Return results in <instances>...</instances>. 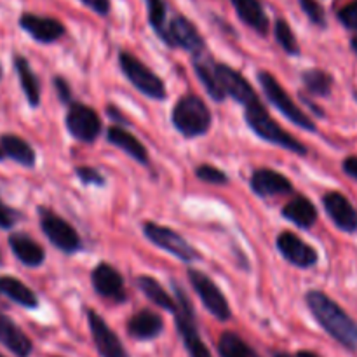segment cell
Listing matches in <instances>:
<instances>
[{
	"label": "cell",
	"instance_id": "cell-1",
	"mask_svg": "<svg viewBox=\"0 0 357 357\" xmlns=\"http://www.w3.org/2000/svg\"><path fill=\"white\" fill-rule=\"evenodd\" d=\"M305 303L317 323L349 351H357V323L337 302L312 289L305 295Z\"/></svg>",
	"mask_w": 357,
	"mask_h": 357
},
{
	"label": "cell",
	"instance_id": "cell-2",
	"mask_svg": "<svg viewBox=\"0 0 357 357\" xmlns=\"http://www.w3.org/2000/svg\"><path fill=\"white\" fill-rule=\"evenodd\" d=\"M244 117H246V122L251 128V131L257 136H260L261 139L272 143V145L282 146L288 152L298 153V155H307V146L296 138H293L288 131H284L272 119V115L268 114V110L261 105L260 100L251 101L250 105L244 107Z\"/></svg>",
	"mask_w": 357,
	"mask_h": 357
},
{
	"label": "cell",
	"instance_id": "cell-3",
	"mask_svg": "<svg viewBox=\"0 0 357 357\" xmlns=\"http://www.w3.org/2000/svg\"><path fill=\"white\" fill-rule=\"evenodd\" d=\"M211 110L195 94H185L173 108V124L185 138H197L211 128Z\"/></svg>",
	"mask_w": 357,
	"mask_h": 357
},
{
	"label": "cell",
	"instance_id": "cell-4",
	"mask_svg": "<svg viewBox=\"0 0 357 357\" xmlns=\"http://www.w3.org/2000/svg\"><path fill=\"white\" fill-rule=\"evenodd\" d=\"M174 286V295H176V312H174V323H176V330L180 333L181 340H183L185 349H187L190 357H213L209 349L202 342L201 335H199L197 324H195V312L192 307L190 298L187 293Z\"/></svg>",
	"mask_w": 357,
	"mask_h": 357
},
{
	"label": "cell",
	"instance_id": "cell-5",
	"mask_svg": "<svg viewBox=\"0 0 357 357\" xmlns=\"http://www.w3.org/2000/svg\"><path fill=\"white\" fill-rule=\"evenodd\" d=\"M258 80H260V86L261 89H264L265 96L268 98V101H271V103L274 105L289 122H293V124L298 126V128L305 129V131H317L316 124L310 121L309 115L303 114V112L300 110L298 105L288 96V93L282 89V86L275 80V77L272 75V73L258 72Z\"/></svg>",
	"mask_w": 357,
	"mask_h": 357
},
{
	"label": "cell",
	"instance_id": "cell-6",
	"mask_svg": "<svg viewBox=\"0 0 357 357\" xmlns=\"http://www.w3.org/2000/svg\"><path fill=\"white\" fill-rule=\"evenodd\" d=\"M119 63H121L122 73L128 77L129 82L139 93L145 94L146 98H152V100H166V86L160 80V77L155 72H152L145 63L124 51L119 54Z\"/></svg>",
	"mask_w": 357,
	"mask_h": 357
},
{
	"label": "cell",
	"instance_id": "cell-7",
	"mask_svg": "<svg viewBox=\"0 0 357 357\" xmlns=\"http://www.w3.org/2000/svg\"><path fill=\"white\" fill-rule=\"evenodd\" d=\"M188 281H190L192 288L195 289V293L201 298L202 305L220 321H229L232 316V310H230L229 302H227L225 295L222 293V289L216 286V282L213 281L209 275H206L204 272L197 271V268H188Z\"/></svg>",
	"mask_w": 357,
	"mask_h": 357
},
{
	"label": "cell",
	"instance_id": "cell-8",
	"mask_svg": "<svg viewBox=\"0 0 357 357\" xmlns=\"http://www.w3.org/2000/svg\"><path fill=\"white\" fill-rule=\"evenodd\" d=\"M38 213H40L42 232L58 250H61L63 253H77L82 248L79 234L66 220L44 208L38 209Z\"/></svg>",
	"mask_w": 357,
	"mask_h": 357
},
{
	"label": "cell",
	"instance_id": "cell-9",
	"mask_svg": "<svg viewBox=\"0 0 357 357\" xmlns=\"http://www.w3.org/2000/svg\"><path fill=\"white\" fill-rule=\"evenodd\" d=\"M143 232H145V237L150 243H153L160 250L167 251V253H171L178 260L185 261V264H190V261L199 258V253L194 250V246H190L187 243V239H183L173 229H167V227L149 222L143 225Z\"/></svg>",
	"mask_w": 357,
	"mask_h": 357
},
{
	"label": "cell",
	"instance_id": "cell-10",
	"mask_svg": "<svg viewBox=\"0 0 357 357\" xmlns=\"http://www.w3.org/2000/svg\"><path fill=\"white\" fill-rule=\"evenodd\" d=\"M66 129L75 139L93 143L101 132L100 115L84 103H72L66 114Z\"/></svg>",
	"mask_w": 357,
	"mask_h": 357
},
{
	"label": "cell",
	"instance_id": "cell-11",
	"mask_svg": "<svg viewBox=\"0 0 357 357\" xmlns=\"http://www.w3.org/2000/svg\"><path fill=\"white\" fill-rule=\"evenodd\" d=\"M87 321H89L94 345H96L101 357H131L122 345L121 338L105 323L100 314H96L94 310H87Z\"/></svg>",
	"mask_w": 357,
	"mask_h": 357
},
{
	"label": "cell",
	"instance_id": "cell-12",
	"mask_svg": "<svg viewBox=\"0 0 357 357\" xmlns=\"http://www.w3.org/2000/svg\"><path fill=\"white\" fill-rule=\"evenodd\" d=\"M275 246H278L279 253L286 258L291 265L300 268H309L314 267L319 260V255L314 250L312 246H309L307 243H303L298 236L291 232H282L281 236L275 241Z\"/></svg>",
	"mask_w": 357,
	"mask_h": 357
},
{
	"label": "cell",
	"instance_id": "cell-13",
	"mask_svg": "<svg viewBox=\"0 0 357 357\" xmlns=\"http://www.w3.org/2000/svg\"><path fill=\"white\" fill-rule=\"evenodd\" d=\"M324 211L331 222L347 234L357 232V209L340 192H328L323 197Z\"/></svg>",
	"mask_w": 357,
	"mask_h": 357
},
{
	"label": "cell",
	"instance_id": "cell-14",
	"mask_svg": "<svg viewBox=\"0 0 357 357\" xmlns=\"http://www.w3.org/2000/svg\"><path fill=\"white\" fill-rule=\"evenodd\" d=\"M192 65H194L195 73H197L199 80H201L202 86L206 87L209 96L215 101L225 100L227 93L225 89H223L222 82H220L218 63L213 59V56L209 54L208 49H202V51L195 52L194 59H192Z\"/></svg>",
	"mask_w": 357,
	"mask_h": 357
},
{
	"label": "cell",
	"instance_id": "cell-15",
	"mask_svg": "<svg viewBox=\"0 0 357 357\" xmlns=\"http://www.w3.org/2000/svg\"><path fill=\"white\" fill-rule=\"evenodd\" d=\"M91 282H93L94 291L103 296V298H110L117 303L126 300L124 279L119 274L117 268H114L112 265H98L93 271V275H91Z\"/></svg>",
	"mask_w": 357,
	"mask_h": 357
},
{
	"label": "cell",
	"instance_id": "cell-16",
	"mask_svg": "<svg viewBox=\"0 0 357 357\" xmlns=\"http://www.w3.org/2000/svg\"><path fill=\"white\" fill-rule=\"evenodd\" d=\"M167 33H169L171 47H183L192 54L206 49L204 38L199 33L197 26L185 16L173 17L167 24Z\"/></svg>",
	"mask_w": 357,
	"mask_h": 357
},
{
	"label": "cell",
	"instance_id": "cell-17",
	"mask_svg": "<svg viewBox=\"0 0 357 357\" xmlns=\"http://www.w3.org/2000/svg\"><path fill=\"white\" fill-rule=\"evenodd\" d=\"M251 190L260 197H274V195L291 194L293 183L284 176L268 167H261L253 173L250 180Z\"/></svg>",
	"mask_w": 357,
	"mask_h": 357
},
{
	"label": "cell",
	"instance_id": "cell-18",
	"mask_svg": "<svg viewBox=\"0 0 357 357\" xmlns=\"http://www.w3.org/2000/svg\"><path fill=\"white\" fill-rule=\"evenodd\" d=\"M20 24L26 33H30L35 40L42 42V44H51V42H56L65 35V26H63L61 21L54 20V17L23 14Z\"/></svg>",
	"mask_w": 357,
	"mask_h": 357
},
{
	"label": "cell",
	"instance_id": "cell-19",
	"mask_svg": "<svg viewBox=\"0 0 357 357\" xmlns=\"http://www.w3.org/2000/svg\"><path fill=\"white\" fill-rule=\"evenodd\" d=\"M218 77L227 96L234 98L237 103L246 107L251 101L258 100L257 93H255L251 84L246 80V77L241 72H237V70L230 68L229 65H218Z\"/></svg>",
	"mask_w": 357,
	"mask_h": 357
},
{
	"label": "cell",
	"instance_id": "cell-20",
	"mask_svg": "<svg viewBox=\"0 0 357 357\" xmlns=\"http://www.w3.org/2000/svg\"><path fill=\"white\" fill-rule=\"evenodd\" d=\"M164 331V321L159 314L145 309L129 319L128 333L135 340H153Z\"/></svg>",
	"mask_w": 357,
	"mask_h": 357
},
{
	"label": "cell",
	"instance_id": "cell-21",
	"mask_svg": "<svg viewBox=\"0 0 357 357\" xmlns=\"http://www.w3.org/2000/svg\"><path fill=\"white\" fill-rule=\"evenodd\" d=\"M0 344L17 357H28L31 354L30 338L2 312H0Z\"/></svg>",
	"mask_w": 357,
	"mask_h": 357
},
{
	"label": "cell",
	"instance_id": "cell-22",
	"mask_svg": "<svg viewBox=\"0 0 357 357\" xmlns=\"http://www.w3.org/2000/svg\"><path fill=\"white\" fill-rule=\"evenodd\" d=\"M9 246L14 257L26 267H38L45 258L44 248L24 234H13L9 237Z\"/></svg>",
	"mask_w": 357,
	"mask_h": 357
},
{
	"label": "cell",
	"instance_id": "cell-23",
	"mask_svg": "<svg viewBox=\"0 0 357 357\" xmlns=\"http://www.w3.org/2000/svg\"><path fill=\"white\" fill-rule=\"evenodd\" d=\"M236 9L237 16L241 17L244 24L253 28L260 35H267L268 31V17L265 14L264 6L260 0H230Z\"/></svg>",
	"mask_w": 357,
	"mask_h": 357
},
{
	"label": "cell",
	"instance_id": "cell-24",
	"mask_svg": "<svg viewBox=\"0 0 357 357\" xmlns=\"http://www.w3.org/2000/svg\"><path fill=\"white\" fill-rule=\"evenodd\" d=\"M107 138L112 145L121 149L122 152H126L129 157L138 160L139 164H145V166L149 164V152H146L145 145H143L139 139H136V136H132L131 132L126 131L124 128L114 126V128L108 129Z\"/></svg>",
	"mask_w": 357,
	"mask_h": 357
},
{
	"label": "cell",
	"instance_id": "cell-25",
	"mask_svg": "<svg viewBox=\"0 0 357 357\" xmlns=\"http://www.w3.org/2000/svg\"><path fill=\"white\" fill-rule=\"evenodd\" d=\"M282 215H284L286 220L293 222L300 229H310L317 222L316 206L312 204L310 199L302 197V195L289 201L284 206V209H282Z\"/></svg>",
	"mask_w": 357,
	"mask_h": 357
},
{
	"label": "cell",
	"instance_id": "cell-26",
	"mask_svg": "<svg viewBox=\"0 0 357 357\" xmlns=\"http://www.w3.org/2000/svg\"><path fill=\"white\" fill-rule=\"evenodd\" d=\"M136 286L138 289H142L143 295L150 300L152 303H155L157 307L164 310H169V312H176V300L171 298L169 293L159 284V281H155L150 275H139L136 279Z\"/></svg>",
	"mask_w": 357,
	"mask_h": 357
},
{
	"label": "cell",
	"instance_id": "cell-27",
	"mask_svg": "<svg viewBox=\"0 0 357 357\" xmlns=\"http://www.w3.org/2000/svg\"><path fill=\"white\" fill-rule=\"evenodd\" d=\"M0 293H3L7 298L16 302L17 305L26 307V309H35L38 305L35 293L28 286H24L23 282L14 278H9V275L0 278Z\"/></svg>",
	"mask_w": 357,
	"mask_h": 357
},
{
	"label": "cell",
	"instance_id": "cell-28",
	"mask_svg": "<svg viewBox=\"0 0 357 357\" xmlns=\"http://www.w3.org/2000/svg\"><path fill=\"white\" fill-rule=\"evenodd\" d=\"M0 145H2L3 153L10 157L13 160L20 162L21 166L31 167L35 164V152L23 138L16 135H3L0 138Z\"/></svg>",
	"mask_w": 357,
	"mask_h": 357
},
{
	"label": "cell",
	"instance_id": "cell-29",
	"mask_svg": "<svg viewBox=\"0 0 357 357\" xmlns=\"http://www.w3.org/2000/svg\"><path fill=\"white\" fill-rule=\"evenodd\" d=\"M14 65H16L21 87H23L28 103H30L31 107H37V105L40 103V87H38L37 77H35V73L31 72L30 63H28L24 58H21V56H16Z\"/></svg>",
	"mask_w": 357,
	"mask_h": 357
},
{
	"label": "cell",
	"instance_id": "cell-30",
	"mask_svg": "<svg viewBox=\"0 0 357 357\" xmlns=\"http://www.w3.org/2000/svg\"><path fill=\"white\" fill-rule=\"evenodd\" d=\"M220 357H260L234 331H225L218 340Z\"/></svg>",
	"mask_w": 357,
	"mask_h": 357
},
{
	"label": "cell",
	"instance_id": "cell-31",
	"mask_svg": "<svg viewBox=\"0 0 357 357\" xmlns=\"http://www.w3.org/2000/svg\"><path fill=\"white\" fill-rule=\"evenodd\" d=\"M302 80L305 84L307 91L312 93L314 96H330L331 87H333V77L324 72V70H307V72H303Z\"/></svg>",
	"mask_w": 357,
	"mask_h": 357
},
{
	"label": "cell",
	"instance_id": "cell-32",
	"mask_svg": "<svg viewBox=\"0 0 357 357\" xmlns=\"http://www.w3.org/2000/svg\"><path fill=\"white\" fill-rule=\"evenodd\" d=\"M146 10H149V23L153 28L160 40L169 45V33L166 24V3L164 0H145Z\"/></svg>",
	"mask_w": 357,
	"mask_h": 357
},
{
	"label": "cell",
	"instance_id": "cell-33",
	"mask_svg": "<svg viewBox=\"0 0 357 357\" xmlns=\"http://www.w3.org/2000/svg\"><path fill=\"white\" fill-rule=\"evenodd\" d=\"M274 35L278 44L284 49L288 54H298L300 45L296 42L295 33H293L291 26L286 23V20H278L274 24Z\"/></svg>",
	"mask_w": 357,
	"mask_h": 357
},
{
	"label": "cell",
	"instance_id": "cell-34",
	"mask_svg": "<svg viewBox=\"0 0 357 357\" xmlns=\"http://www.w3.org/2000/svg\"><path fill=\"white\" fill-rule=\"evenodd\" d=\"M195 174L201 181H206V183H211V185H225L229 183V176L223 173L222 169L218 167L211 166V164H202L195 169Z\"/></svg>",
	"mask_w": 357,
	"mask_h": 357
},
{
	"label": "cell",
	"instance_id": "cell-35",
	"mask_svg": "<svg viewBox=\"0 0 357 357\" xmlns=\"http://www.w3.org/2000/svg\"><path fill=\"white\" fill-rule=\"evenodd\" d=\"M300 7H302L305 16L314 24H317L321 28L326 26V13H324V7L317 0H300Z\"/></svg>",
	"mask_w": 357,
	"mask_h": 357
},
{
	"label": "cell",
	"instance_id": "cell-36",
	"mask_svg": "<svg viewBox=\"0 0 357 357\" xmlns=\"http://www.w3.org/2000/svg\"><path fill=\"white\" fill-rule=\"evenodd\" d=\"M75 173L84 185H98V187H103L105 185V178L101 176L100 171H96L94 167L79 166L75 169Z\"/></svg>",
	"mask_w": 357,
	"mask_h": 357
},
{
	"label": "cell",
	"instance_id": "cell-37",
	"mask_svg": "<svg viewBox=\"0 0 357 357\" xmlns=\"http://www.w3.org/2000/svg\"><path fill=\"white\" fill-rule=\"evenodd\" d=\"M338 20L345 28L357 31V0L338 10Z\"/></svg>",
	"mask_w": 357,
	"mask_h": 357
},
{
	"label": "cell",
	"instance_id": "cell-38",
	"mask_svg": "<svg viewBox=\"0 0 357 357\" xmlns=\"http://www.w3.org/2000/svg\"><path fill=\"white\" fill-rule=\"evenodd\" d=\"M80 2L100 16H107L110 13V0H80Z\"/></svg>",
	"mask_w": 357,
	"mask_h": 357
},
{
	"label": "cell",
	"instance_id": "cell-39",
	"mask_svg": "<svg viewBox=\"0 0 357 357\" xmlns=\"http://www.w3.org/2000/svg\"><path fill=\"white\" fill-rule=\"evenodd\" d=\"M54 87H56V91H58V94H59V100L65 101V103L72 101V91H70L68 82H66L65 79H61V77H56Z\"/></svg>",
	"mask_w": 357,
	"mask_h": 357
},
{
	"label": "cell",
	"instance_id": "cell-40",
	"mask_svg": "<svg viewBox=\"0 0 357 357\" xmlns=\"http://www.w3.org/2000/svg\"><path fill=\"white\" fill-rule=\"evenodd\" d=\"M14 222H16L14 213L0 201V229H10L14 225Z\"/></svg>",
	"mask_w": 357,
	"mask_h": 357
},
{
	"label": "cell",
	"instance_id": "cell-41",
	"mask_svg": "<svg viewBox=\"0 0 357 357\" xmlns=\"http://www.w3.org/2000/svg\"><path fill=\"white\" fill-rule=\"evenodd\" d=\"M344 171L345 174H349L357 181V157H347L344 160Z\"/></svg>",
	"mask_w": 357,
	"mask_h": 357
},
{
	"label": "cell",
	"instance_id": "cell-42",
	"mask_svg": "<svg viewBox=\"0 0 357 357\" xmlns=\"http://www.w3.org/2000/svg\"><path fill=\"white\" fill-rule=\"evenodd\" d=\"M296 357H321V356H317L316 352H310V351H300L298 354H296Z\"/></svg>",
	"mask_w": 357,
	"mask_h": 357
},
{
	"label": "cell",
	"instance_id": "cell-43",
	"mask_svg": "<svg viewBox=\"0 0 357 357\" xmlns=\"http://www.w3.org/2000/svg\"><path fill=\"white\" fill-rule=\"evenodd\" d=\"M351 47H352V51H354L356 56H357V35L351 40Z\"/></svg>",
	"mask_w": 357,
	"mask_h": 357
},
{
	"label": "cell",
	"instance_id": "cell-44",
	"mask_svg": "<svg viewBox=\"0 0 357 357\" xmlns=\"http://www.w3.org/2000/svg\"><path fill=\"white\" fill-rule=\"evenodd\" d=\"M274 357H293V356L286 354V352H275V354H274Z\"/></svg>",
	"mask_w": 357,
	"mask_h": 357
},
{
	"label": "cell",
	"instance_id": "cell-45",
	"mask_svg": "<svg viewBox=\"0 0 357 357\" xmlns=\"http://www.w3.org/2000/svg\"><path fill=\"white\" fill-rule=\"evenodd\" d=\"M3 155H6V153H3V150H2V149H0V160H2V159H3Z\"/></svg>",
	"mask_w": 357,
	"mask_h": 357
},
{
	"label": "cell",
	"instance_id": "cell-46",
	"mask_svg": "<svg viewBox=\"0 0 357 357\" xmlns=\"http://www.w3.org/2000/svg\"><path fill=\"white\" fill-rule=\"evenodd\" d=\"M0 77H2V68H0Z\"/></svg>",
	"mask_w": 357,
	"mask_h": 357
},
{
	"label": "cell",
	"instance_id": "cell-47",
	"mask_svg": "<svg viewBox=\"0 0 357 357\" xmlns=\"http://www.w3.org/2000/svg\"><path fill=\"white\" fill-rule=\"evenodd\" d=\"M356 100H357V93H356Z\"/></svg>",
	"mask_w": 357,
	"mask_h": 357
},
{
	"label": "cell",
	"instance_id": "cell-48",
	"mask_svg": "<svg viewBox=\"0 0 357 357\" xmlns=\"http://www.w3.org/2000/svg\"><path fill=\"white\" fill-rule=\"evenodd\" d=\"M0 357H3V356H2V354H0Z\"/></svg>",
	"mask_w": 357,
	"mask_h": 357
}]
</instances>
